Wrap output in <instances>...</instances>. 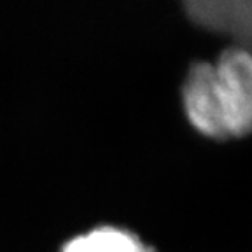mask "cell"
<instances>
[{
    "mask_svg": "<svg viewBox=\"0 0 252 252\" xmlns=\"http://www.w3.org/2000/svg\"><path fill=\"white\" fill-rule=\"evenodd\" d=\"M186 119L200 135L233 140L252 133V51L233 44L216 63L194 60L181 84Z\"/></svg>",
    "mask_w": 252,
    "mask_h": 252,
    "instance_id": "obj_1",
    "label": "cell"
},
{
    "mask_svg": "<svg viewBox=\"0 0 252 252\" xmlns=\"http://www.w3.org/2000/svg\"><path fill=\"white\" fill-rule=\"evenodd\" d=\"M186 18L252 51V0H179Z\"/></svg>",
    "mask_w": 252,
    "mask_h": 252,
    "instance_id": "obj_2",
    "label": "cell"
},
{
    "mask_svg": "<svg viewBox=\"0 0 252 252\" xmlns=\"http://www.w3.org/2000/svg\"><path fill=\"white\" fill-rule=\"evenodd\" d=\"M60 252H158L137 233L119 226H96L68 238Z\"/></svg>",
    "mask_w": 252,
    "mask_h": 252,
    "instance_id": "obj_3",
    "label": "cell"
}]
</instances>
